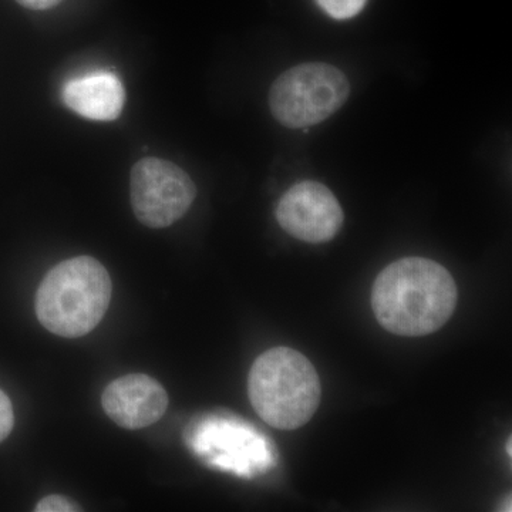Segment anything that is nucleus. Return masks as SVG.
<instances>
[{
  "label": "nucleus",
  "mask_w": 512,
  "mask_h": 512,
  "mask_svg": "<svg viewBox=\"0 0 512 512\" xmlns=\"http://www.w3.org/2000/svg\"><path fill=\"white\" fill-rule=\"evenodd\" d=\"M82 508L74 504L69 498L63 495H47L39 504H37V512H74L80 511Z\"/></svg>",
  "instance_id": "10"
},
{
  "label": "nucleus",
  "mask_w": 512,
  "mask_h": 512,
  "mask_svg": "<svg viewBox=\"0 0 512 512\" xmlns=\"http://www.w3.org/2000/svg\"><path fill=\"white\" fill-rule=\"evenodd\" d=\"M63 101L84 119L113 121L123 111L126 92L116 74L99 72L70 80L64 86Z\"/></svg>",
  "instance_id": "8"
},
{
  "label": "nucleus",
  "mask_w": 512,
  "mask_h": 512,
  "mask_svg": "<svg viewBox=\"0 0 512 512\" xmlns=\"http://www.w3.org/2000/svg\"><path fill=\"white\" fill-rule=\"evenodd\" d=\"M23 8L30 10H47L55 8L62 0H16Z\"/></svg>",
  "instance_id": "12"
},
{
  "label": "nucleus",
  "mask_w": 512,
  "mask_h": 512,
  "mask_svg": "<svg viewBox=\"0 0 512 512\" xmlns=\"http://www.w3.org/2000/svg\"><path fill=\"white\" fill-rule=\"evenodd\" d=\"M15 426V413H13L12 402L5 392L0 390V443L8 439Z\"/></svg>",
  "instance_id": "11"
},
{
  "label": "nucleus",
  "mask_w": 512,
  "mask_h": 512,
  "mask_svg": "<svg viewBox=\"0 0 512 512\" xmlns=\"http://www.w3.org/2000/svg\"><path fill=\"white\" fill-rule=\"evenodd\" d=\"M197 197L190 175L178 165L147 157L130 174V201L141 224L160 229L181 220Z\"/></svg>",
  "instance_id": "5"
},
{
  "label": "nucleus",
  "mask_w": 512,
  "mask_h": 512,
  "mask_svg": "<svg viewBox=\"0 0 512 512\" xmlns=\"http://www.w3.org/2000/svg\"><path fill=\"white\" fill-rule=\"evenodd\" d=\"M276 220L293 238L322 244L339 234L345 215L328 187L303 181L285 192L276 207Z\"/></svg>",
  "instance_id": "6"
},
{
  "label": "nucleus",
  "mask_w": 512,
  "mask_h": 512,
  "mask_svg": "<svg viewBox=\"0 0 512 512\" xmlns=\"http://www.w3.org/2000/svg\"><path fill=\"white\" fill-rule=\"evenodd\" d=\"M366 2L367 0H316L326 15L338 20L355 18L365 8Z\"/></svg>",
  "instance_id": "9"
},
{
  "label": "nucleus",
  "mask_w": 512,
  "mask_h": 512,
  "mask_svg": "<svg viewBox=\"0 0 512 512\" xmlns=\"http://www.w3.org/2000/svg\"><path fill=\"white\" fill-rule=\"evenodd\" d=\"M457 298L456 282L443 265L412 256L380 272L373 284L372 308L384 329L416 338L443 328Z\"/></svg>",
  "instance_id": "1"
},
{
  "label": "nucleus",
  "mask_w": 512,
  "mask_h": 512,
  "mask_svg": "<svg viewBox=\"0 0 512 512\" xmlns=\"http://www.w3.org/2000/svg\"><path fill=\"white\" fill-rule=\"evenodd\" d=\"M104 412L123 429H146L167 412L168 394L156 379L127 375L114 380L101 397Z\"/></svg>",
  "instance_id": "7"
},
{
  "label": "nucleus",
  "mask_w": 512,
  "mask_h": 512,
  "mask_svg": "<svg viewBox=\"0 0 512 512\" xmlns=\"http://www.w3.org/2000/svg\"><path fill=\"white\" fill-rule=\"evenodd\" d=\"M113 284L92 256H76L56 265L36 293V315L49 332L62 338L89 335L109 309Z\"/></svg>",
  "instance_id": "2"
},
{
  "label": "nucleus",
  "mask_w": 512,
  "mask_h": 512,
  "mask_svg": "<svg viewBox=\"0 0 512 512\" xmlns=\"http://www.w3.org/2000/svg\"><path fill=\"white\" fill-rule=\"evenodd\" d=\"M342 70L326 63H303L286 70L269 92V109L282 126L308 128L328 120L349 99Z\"/></svg>",
  "instance_id": "4"
},
{
  "label": "nucleus",
  "mask_w": 512,
  "mask_h": 512,
  "mask_svg": "<svg viewBox=\"0 0 512 512\" xmlns=\"http://www.w3.org/2000/svg\"><path fill=\"white\" fill-rule=\"evenodd\" d=\"M248 396L266 424L279 430H296L318 410L322 387L308 357L281 346L255 360L248 376Z\"/></svg>",
  "instance_id": "3"
}]
</instances>
